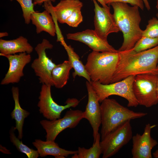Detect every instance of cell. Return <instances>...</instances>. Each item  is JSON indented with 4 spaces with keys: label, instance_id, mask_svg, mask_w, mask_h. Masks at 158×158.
<instances>
[{
    "label": "cell",
    "instance_id": "obj_1",
    "mask_svg": "<svg viewBox=\"0 0 158 158\" xmlns=\"http://www.w3.org/2000/svg\"><path fill=\"white\" fill-rule=\"evenodd\" d=\"M119 60L111 83L121 81L131 76L145 73L157 74L158 45L134 54L119 51Z\"/></svg>",
    "mask_w": 158,
    "mask_h": 158
},
{
    "label": "cell",
    "instance_id": "obj_2",
    "mask_svg": "<svg viewBox=\"0 0 158 158\" xmlns=\"http://www.w3.org/2000/svg\"><path fill=\"white\" fill-rule=\"evenodd\" d=\"M110 5L113 9V15L116 23L123 36V42L118 51L130 50L142 36L143 30L140 26L141 19L139 8L122 2H114Z\"/></svg>",
    "mask_w": 158,
    "mask_h": 158
},
{
    "label": "cell",
    "instance_id": "obj_3",
    "mask_svg": "<svg viewBox=\"0 0 158 158\" xmlns=\"http://www.w3.org/2000/svg\"><path fill=\"white\" fill-rule=\"evenodd\" d=\"M101 103V140L127 121L141 118L147 114L131 110L113 99L106 98Z\"/></svg>",
    "mask_w": 158,
    "mask_h": 158
},
{
    "label": "cell",
    "instance_id": "obj_4",
    "mask_svg": "<svg viewBox=\"0 0 158 158\" xmlns=\"http://www.w3.org/2000/svg\"><path fill=\"white\" fill-rule=\"evenodd\" d=\"M119 53L93 51L85 65L91 81L104 84L111 83L119 60Z\"/></svg>",
    "mask_w": 158,
    "mask_h": 158
},
{
    "label": "cell",
    "instance_id": "obj_5",
    "mask_svg": "<svg viewBox=\"0 0 158 158\" xmlns=\"http://www.w3.org/2000/svg\"><path fill=\"white\" fill-rule=\"evenodd\" d=\"M135 76L131 75L121 81L107 84L92 81L90 83L100 103L110 96L116 95L126 99L128 107H136L139 104L133 90Z\"/></svg>",
    "mask_w": 158,
    "mask_h": 158
},
{
    "label": "cell",
    "instance_id": "obj_6",
    "mask_svg": "<svg viewBox=\"0 0 158 158\" xmlns=\"http://www.w3.org/2000/svg\"><path fill=\"white\" fill-rule=\"evenodd\" d=\"M157 76L150 73L135 76L133 90L139 105L149 108L158 103Z\"/></svg>",
    "mask_w": 158,
    "mask_h": 158
},
{
    "label": "cell",
    "instance_id": "obj_7",
    "mask_svg": "<svg viewBox=\"0 0 158 158\" xmlns=\"http://www.w3.org/2000/svg\"><path fill=\"white\" fill-rule=\"evenodd\" d=\"M51 87L49 85L42 84L37 106L40 113L44 117L48 120L53 121L60 118L61 112L64 110L76 107L80 102L76 98H69L66 100L65 105L58 104L52 98Z\"/></svg>",
    "mask_w": 158,
    "mask_h": 158
},
{
    "label": "cell",
    "instance_id": "obj_8",
    "mask_svg": "<svg viewBox=\"0 0 158 158\" xmlns=\"http://www.w3.org/2000/svg\"><path fill=\"white\" fill-rule=\"evenodd\" d=\"M130 120L127 121L111 132L100 141L103 158L114 155L132 139Z\"/></svg>",
    "mask_w": 158,
    "mask_h": 158
},
{
    "label": "cell",
    "instance_id": "obj_9",
    "mask_svg": "<svg viewBox=\"0 0 158 158\" xmlns=\"http://www.w3.org/2000/svg\"><path fill=\"white\" fill-rule=\"evenodd\" d=\"M53 47L48 40L43 39L35 48L38 57L33 61L31 65L35 75L38 77L40 83L51 86H53L51 72L56 65L47 56L46 50L51 49Z\"/></svg>",
    "mask_w": 158,
    "mask_h": 158
},
{
    "label": "cell",
    "instance_id": "obj_10",
    "mask_svg": "<svg viewBox=\"0 0 158 158\" xmlns=\"http://www.w3.org/2000/svg\"><path fill=\"white\" fill-rule=\"evenodd\" d=\"M83 118L82 111L70 109L62 118L53 121L43 120L40 123L46 132V140L55 141L61 132L68 128H75Z\"/></svg>",
    "mask_w": 158,
    "mask_h": 158
},
{
    "label": "cell",
    "instance_id": "obj_11",
    "mask_svg": "<svg viewBox=\"0 0 158 158\" xmlns=\"http://www.w3.org/2000/svg\"><path fill=\"white\" fill-rule=\"evenodd\" d=\"M94 5V30L104 40H107L108 35L112 33L120 31L113 14L110 12V8L101 7L96 0H92Z\"/></svg>",
    "mask_w": 158,
    "mask_h": 158
},
{
    "label": "cell",
    "instance_id": "obj_12",
    "mask_svg": "<svg viewBox=\"0 0 158 158\" xmlns=\"http://www.w3.org/2000/svg\"><path fill=\"white\" fill-rule=\"evenodd\" d=\"M155 124H146L142 135L137 133L132 138L131 153L133 158H152V150L158 144L157 141L151 135L152 129Z\"/></svg>",
    "mask_w": 158,
    "mask_h": 158
},
{
    "label": "cell",
    "instance_id": "obj_13",
    "mask_svg": "<svg viewBox=\"0 0 158 158\" xmlns=\"http://www.w3.org/2000/svg\"><path fill=\"white\" fill-rule=\"evenodd\" d=\"M2 56L8 59L9 67L0 84L4 85L19 83L24 75L23 70L24 67L31 61L30 55L24 52Z\"/></svg>",
    "mask_w": 158,
    "mask_h": 158
},
{
    "label": "cell",
    "instance_id": "obj_14",
    "mask_svg": "<svg viewBox=\"0 0 158 158\" xmlns=\"http://www.w3.org/2000/svg\"><path fill=\"white\" fill-rule=\"evenodd\" d=\"M86 85L88 93V100L85 110L83 112V118L89 121L92 128L94 141L99 133V127L101 124L100 105L91 83L86 81Z\"/></svg>",
    "mask_w": 158,
    "mask_h": 158
},
{
    "label": "cell",
    "instance_id": "obj_15",
    "mask_svg": "<svg viewBox=\"0 0 158 158\" xmlns=\"http://www.w3.org/2000/svg\"><path fill=\"white\" fill-rule=\"evenodd\" d=\"M66 36L68 39L82 42L94 51L114 52L118 51L109 43L107 40L100 37L94 30L88 29L82 32L68 33Z\"/></svg>",
    "mask_w": 158,
    "mask_h": 158
},
{
    "label": "cell",
    "instance_id": "obj_16",
    "mask_svg": "<svg viewBox=\"0 0 158 158\" xmlns=\"http://www.w3.org/2000/svg\"><path fill=\"white\" fill-rule=\"evenodd\" d=\"M83 6V3L79 0H61L55 6L52 5L51 1L44 3L45 9L62 24L65 23L73 13L77 9L82 8Z\"/></svg>",
    "mask_w": 158,
    "mask_h": 158
},
{
    "label": "cell",
    "instance_id": "obj_17",
    "mask_svg": "<svg viewBox=\"0 0 158 158\" xmlns=\"http://www.w3.org/2000/svg\"><path fill=\"white\" fill-rule=\"evenodd\" d=\"M33 50L28 39L23 36L12 40L0 39V55L1 56L24 52L30 54Z\"/></svg>",
    "mask_w": 158,
    "mask_h": 158
},
{
    "label": "cell",
    "instance_id": "obj_18",
    "mask_svg": "<svg viewBox=\"0 0 158 158\" xmlns=\"http://www.w3.org/2000/svg\"><path fill=\"white\" fill-rule=\"evenodd\" d=\"M32 144L37 149L39 156L44 157L47 155H52L56 158H64L70 155L76 153L77 151L66 150L60 147L55 141L36 139Z\"/></svg>",
    "mask_w": 158,
    "mask_h": 158
},
{
    "label": "cell",
    "instance_id": "obj_19",
    "mask_svg": "<svg viewBox=\"0 0 158 158\" xmlns=\"http://www.w3.org/2000/svg\"><path fill=\"white\" fill-rule=\"evenodd\" d=\"M31 21L35 26L37 34L44 31L54 37L56 34V26L54 19L50 13L46 10L41 12L35 11L32 13Z\"/></svg>",
    "mask_w": 158,
    "mask_h": 158
},
{
    "label": "cell",
    "instance_id": "obj_20",
    "mask_svg": "<svg viewBox=\"0 0 158 158\" xmlns=\"http://www.w3.org/2000/svg\"><path fill=\"white\" fill-rule=\"evenodd\" d=\"M12 96L14 101V109L11 114L12 118L15 121V128L18 130V138L21 139L23 136V126L25 118L30 114V113L23 109L19 102V89L18 87L13 86L11 89Z\"/></svg>",
    "mask_w": 158,
    "mask_h": 158
},
{
    "label": "cell",
    "instance_id": "obj_21",
    "mask_svg": "<svg viewBox=\"0 0 158 158\" xmlns=\"http://www.w3.org/2000/svg\"><path fill=\"white\" fill-rule=\"evenodd\" d=\"M73 68L68 60L56 65L51 72V78L53 86L57 88H63L67 83L69 79L70 71Z\"/></svg>",
    "mask_w": 158,
    "mask_h": 158
},
{
    "label": "cell",
    "instance_id": "obj_22",
    "mask_svg": "<svg viewBox=\"0 0 158 158\" xmlns=\"http://www.w3.org/2000/svg\"><path fill=\"white\" fill-rule=\"evenodd\" d=\"M61 44L66 50L68 57V61L71 62L74 72L73 73V78L76 76L83 77L91 82V80L85 67L80 60L79 56L74 51L73 49L70 45H68L64 40L61 41Z\"/></svg>",
    "mask_w": 158,
    "mask_h": 158
},
{
    "label": "cell",
    "instance_id": "obj_23",
    "mask_svg": "<svg viewBox=\"0 0 158 158\" xmlns=\"http://www.w3.org/2000/svg\"><path fill=\"white\" fill-rule=\"evenodd\" d=\"M101 135L99 133L92 147L87 149L79 147L77 152L73 155L72 158H99L102 152L100 145Z\"/></svg>",
    "mask_w": 158,
    "mask_h": 158
},
{
    "label": "cell",
    "instance_id": "obj_24",
    "mask_svg": "<svg viewBox=\"0 0 158 158\" xmlns=\"http://www.w3.org/2000/svg\"><path fill=\"white\" fill-rule=\"evenodd\" d=\"M158 45V38H151L142 36L131 49L123 52L134 54L151 49Z\"/></svg>",
    "mask_w": 158,
    "mask_h": 158
},
{
    "label": "cell",
    "instance_id": "obj_25",
    "mask_svg": "<svg viewBox=\"0 0 158 158\" xmlns=\"http://www.w3.org/2000/svg\"><path fill=\"white\" fill-rule=\"evenodd\" d=\"M15 128L12 127L9 132L10 138L11 142L20 152L26 155L28 158H37L39 154L37 150H35L28 147L23 144L22 141L16 137L14 133Z\"/></svg>",
    "mask_w": 158,
    "mask_h": 158
},
{
    "label": "cell",
    "instance_id": "obj_26",
    "mask_svg": "<svg viewBox=\"0 0 158 158\" xmlns=\"http://www.w3.org/2000/svg\"><path fill=\"white\" fill-rule=\"evenodd\" d=\"M15 0L19 3L21 6L25 23L29 24L31 22V15L35 11L34 10L35 5L32 0Z\"/></svg>",
    "mask_w": 158,
    "mask_h": 158
},
{
    "label": "cell",
    "instance_id": "obj_27",
    "mask_svg": "<svg viewBox=\"0 0 158 158\" xmlns=\"http://www.w3.org/2000/svg\"><path fill=\"white\" fill-rule=\"evenodd\" d=\"M142 36L151 38H158V18L153 17L148 21L145 30H143Z\"/></svg>",
    "mask_w": 158,
    "mask_h": 158
},
{
    "label": "cell",
    "instance_id": "obj_28",
    "mask_svg": "<svg viewBox=\"0 0 158 158\" xmlns=\"http://www.w3.org/2000/svg\"><path fill=\"white\" fill-rule=\"evenodd\" d=\"M81 8L76 10L67 20L65 23L73 27H76L83 20Z\"/></svg>",
    "mask_w": 158,
    "mask_h": 158
},
{
    "label": "cell",
    "instance_id": "obj_29",
    "mask_svg": "<svg viewBox=\"0 0 158 158\" xmlns=\"http://www.w3.org/2000/svg\"><path fill=\"white\" fill-rule=\"evenodd\" d=\"M105 4L110 5L114 2H122L129 4L132 6L136 5L139 8L143 10L144 9V3L142 0H104Z\"/></svg>",
    "mask_w": 158,
    "mask_h": 158
},
{
    "label": "cell",
    "instance_id": "obj_30",
    "mask_svg": "<svg viewBox=\"0 0 158 158\" xmlns=\"http://www.w3.org/2000/svg\"><path fill=\"white\" fill-rule=\"evenodd\" d=\"M48 1L55 2L56 0H34L33 3L35 6L36 5H40L44 2Z\"/></svg>",
    "mask_w": 158,
    "mask_h": 158
},
{
    "label": "cell",
    "instance_id": "obj_31",
    "mask_svg": "<svg viewBox=\"0 0 158 158\" xmlns=\"http://www.w3.org/2000/svg\"><path fill=\"white\" fill-rule=\"evenodd\" d=\"M147 9L149 11L150 9V6L148 0H142Z\"/></svg>",
    "mask_w": 158,
    "mask_h": 158
},
{
    "label": "cell",
    "instance_id": "obj_32",
    "mask_svg": "<svg viewBox=\"0 0 158 158\" xmlns=\"http://www.w3.org/2000/svg\"><path fill=\"white\" fill-rule=\"evenodd\" d=\"M98 1L102 6V7L106 8H108L110 7L108 6L104 2V0H96Z\"/></svg>",
    "mask_w": 158,
    "mask_h": 158
},
{
    "label": "cell",
    "instance_id": "obj_33",
    "mask_svg": "<svg viewBox=\"0 0 158 158\" xmlns=\"http://www.w3.org/2000/svg\"><path fill=\"white\" fill-rule=\"evenodd\" d=\"M8 35V33L6 32H1L0 33V37L1 38L4 37H6Z\"/></svg>",
    "mask_w": 158,
    "mask_h": 158
},
{
    "label": "cell",
    "instance_id": "obj_34",
    "mask_svg": "<svg viewBox=\"0 0 158 158\" xmlns=\"http://www.w3.org/2000/svg\"><path fill=\"white\" fill-rule=\"evenodd\" d=\"M153 155L154 158H158V149L153 153Z\"/></svg>",
    "mask_w": 158,
    "mask_h": 158
},
{
    "label": "cell",
    "instance_id": "obj_35",
    "mask_svg": "<svg viewBox=\"0 0 158 158\" xmlns=\"http://www.w3.org/2000/svg\"><path fill=\"white\" fill-rule=\"evenodd\" d=\"M156 7L157 9L158 10V0H157V3Z\"/></svg>",
    "mask_w": 158,
    "mask_h": 158
},
{
    "label": "cell",
    "instance_id": "obj_36",
    "mask_svg": "<svg viewBox=\"0 0 158 158\" xmlns=\"http://www.w3.org/2000/svg\"><path fill=\"white\" fill-rule=\"evenodd\" d=\"M156 71V73L158 75V63H157V66Z\"/></svg>",
    "mask_w": 158,
    "mask_h": 158
},
{
    "label": "cell",
    "instance_id": "obj_37",
    "mask_svg": "<svg viewBox=\"0 0 158 158\" xmlns=\"http://www.w3.org/2000/svg\"><path fill=\"white\" fill-rule=\"evenodd\" d=\"M157 95H158V75L157 78Z\"/></svg>",
    "mask_w": 158,
    "mask_h": 158
},
{
    "label": "cell",
    "instance_id": "obj_38",
    "mask_svg": "<svg viewBox=\"0 0 158 158\" xmlns=\"http://www.w3.org/2000/svg\"><path fill=\"white\" fill-rule=\"evenodd\" d=\"M156 16L158 18V13H157L156 14Z\"/></svg>",
    "mask_w": 158,
    "mask_h": 158
}]
</instances>
